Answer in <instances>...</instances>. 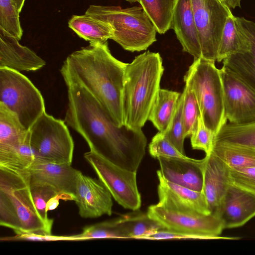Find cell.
Returning a JSON list of instances; mask_svg holds the SVG:
<instances>
[{
    "label": "cell",
    "mask_w": 255,
    "mask_h": 255,
    "mask_svg": "<svg viewBox=\"0 0 255 255\" xmlns=\"http://www.w3.org/2000/svg\"><path fill=\"white\" fill-rule=\"evenodd\" d=\"M213 141L255 148V121L244 124H226L215 135Z\"/></svg>",
    "instance_id": "cell-29"
},
{
    "label": "cell",
    "mask_w": 255,
    "mask_h": 255,
    "mask_svg": "<svg viewBox=\"0 0 255 255\" xmlns=\"http://www.w3.org/2000/svg\"><path fill=\"white\" fill-rule=\"evenodd\" d=\"M157 158L160 165L158 171L164 179L195 191H202L203 159L162 156Z\"/></svg>",
    "instance_id": "cell-18"
},
{
    "label": "cell",
    "mask_w": 255,
    "mask_h": 255,
    "mask_svg": "<svg viewBox=\"0 0 255 255\" xmlns=\"http://www.w3.org/2000/svg\"><path fill=\"white\" fill-rule=\"evenodd\" d=\"M183 101V95L181 93L169 127L164 132L168 140L180 152L185 154L184 141L186 136L182 114Z\"/></svg>",
    "instance_id": "cell-35"
},
{
    "label": "cell",
    "mask_w": 255,
    "mask_h": 255,
    "mask_svg": "<svg viewBox=\"0 0 255 255\" xmlns=\"http://www.w3.org/2000/svg\"><path fill=\"white\" fill-rule=\"evenodd\" d=\"M0 103L16 114L27 130L45 112L43 98L31 81L6 68H0Z\"/></svg>",
    "instance_id": "cell-7"
},
{
    "label": "cell",
    "mask_w": 255,
    "mask_h": 255,
    "mask_svg": "<svg viewBox=\"0 0 255 255\" xmlns=\"http://www.w3.org/2000/svg\"><path fill=\"white\" fill-rule=\"evenodd\" d=\"M174 0H138L159 34H164L171 28Z\"/></svg>",
    "instance_id": "cell-28"
},
{
    "label": "cell",
    "mask_w": 255,
    "mask_h": 255,
    "mask_svg": "<svg viewBox=\"0 0 255 255\" xmlns=\"http://www.w3.org/2000/svg\"><path fill=\"white\" fill-rule=\"evenodd\" d=\"M14 3L17 7V8L19 12L21 11V9L23 6L25 0H13Z\"/></svg>",
    "instance_id": "cell-42"
},
{
    "label": "cell",
    "mask_w": 255,
    "mask_h": 255,
    "mask_svg": "<svg viewBox=\"0 0 255 255\" xmlns=\"http://www.w3.org/2000/svg\"><path fill=\"white\" fill-rule=\"evenodd\" d=\"M230 169L211 151L203 158L202 192L211 214L218 217V212L230 183Z\"/></svg>",
    "instance_id": "cell-16"
},
{
    "label": "cell",
    "mask_w": 255,
    "mask_h": 255,
    "mask_svg": "<svg viewBox=\"0 0 255 255\" xmlns=\"http://www.w3.org/2000/svg\"><path fill=\"white\" fill-rule=\"evenodd\" d=\"M32 196L36 209L43 221L52 227L53 220L48 216L47 204L48 201L59 193L52 186L47 184L32 183L30 182Z\"/></svg>",
    "instance_id": "cell-34"
},
{
    "label": "cell",
    "mask_w": 255,
    "mask_h": 255,
    "mask_svg": "<svg viewBox=\"0 0 255 255\" xmlns=\"http://www.w3.org/2000/svg\"><path fill=\"white\" fill-rule=\"evenodd\" d=\"M68 26L90 43L105 42L113 36V29L109 23L85 13L73 15L68 21Z\"/></svg>",
    "instance_id": "cell-24"
},
{
    "label": "cell",
    "mask_w": 255,
    "mask_h": 255,
    "mask_svg": "<svg viewBox=\"0 0 255 255\" xmlns=\"http://www.w3.org/2000/svg\"><path fill=\"white\" fill-rule=\"evenodd\" d=\"M218 217L225 229L244 225L255 217V194L230 183Z\"/></svg>",
    "instance_id": "cell-15"
},
{
    "label": "cell",
    "mask_w": 255,
    "mask_h": 255,
    "mask_svg": "<svg viewBox=\"0 0 255 255\" xmlns=\"http://www.w3.org/2000/svg\"><path fill=\"white\" fill-rule=\"evenodd\" d=\"M133 211L122 216L124 230L128 239H141L158 230L164 229L147 213L137 210Z\"/></svg>",
    "instance_id": "cell-30"
},
{
    "label": "cell",
    "mask_w": 255,
    "mask_h": 255,
    "mask_svg": "<svg viewBox=\"0 0 255 255\" xmlns=\"http://www.w3.org/2000/svg\"><path fill=\"white\" fill-rule=\"evenodd\" d=\"M1 241H49L68 240L67 237L56 236L51 235L40 234L37 233H23L15 234L13 237H7L0 239Z\"/></svg>",
    "instance_id": "cell-39"
},
{
    "label": "cell",
    "mask_w": 255,
    "mask_h": 255,
    "mask_svg": "<svg viewBox=\"0 0 255 255\" xmlns=\"http://www.w3.org/2000/svg\"><path fill=\"white\" fill-rule=\"evenodd\" d=\"M229 178L231 183L255 194V167L230 170Z\"/></svg>",
    "instance_id": "cell-38"
},
{
    "label": "cell",
    "mask_w": 255,
    "mask_h": 255,
    "mask_svg": "<svg viewBox=\"0 0 255 255\" xmlns=\"http://www.w3.org/2000/svg\"><path fill=\"white\" fill-rule=\"evenodd\" d=\"M239 28L250 43V48L233 53L223 60V66L255 90V23L236 17Z\"/></svg>",
    "instance_id": "cell-21"
},
{
    "label": "cell",
    "mask_w": 255,
    "mask_h": 255,
    "mask_svg": "<svg viewBox=\"0 0 255 255\" xmlns=\"http://www.w3.org/2000/svg\"><path fill=\"white\" fill-rule=\"evenodd\" d=\"M163 71L159 53L149 51L127 64L122 97L124 125L134 130L141 129L160 89Z\"/></svg>",
    "instance_id": "cell-3"
},
{
    "label": "cell",
    "mask_w": 255,
    "mask_h": 255,
    "mask_svg": "<svg viewBox=\"0 0 255 255\" xmlns=\"http://www.w3.org/2000/svg\"><path fill=\"white\" fill-rule=\"evenodd\" d=\"M130 2H138V0H125Z\"/></svg>",
    "instance_id": "cell-43"
},
{
    "label": "cell",
    "mask_w": 255,
    "mask_h": 255,
    "mask_svg": "<svg viewBox=\"0 0 255 255\" xmlns=\"http://www.w3.org/2000/svg\"><path fill=\"white\" fill-rule=\"evenodd\" d=\"M150 154L154 158L159 156L187 158L168 140L164 132L158 131L152 138L148 146Z\"/></svg>",
    "instance_id": "cell-36"
},
{
    "label": "cell",
    "mask_w": 255,
    "mask_h": 255,
    "mask_svg": "<svg viewBox=\"0 0 255 255\" xmlns=\"http://www.w3.org/2000/svg\"><path fill=\"white\" fill-rule=\"evenodd\" d=\"M0 225L15 234H52V227L43 221L34 205L27 169L0 166Z\"/></svg>",
    "instance_id": "cell-4"
},
{
    "label": "cell",
    "mask_w": 255,
    "mask_h": 255,
    "mask_svg": "<svg viewBox=\"0 0 255 255\" xmlns=\"http://www.w3.org/2000/svg\"><path fill=\"white\" fill-rule=\"evenodd\" d=\"M64 80L68 101L64 119L66 125L83 137L90 150L121 168L137 172L147 144L142 129L117 126L84 87Z\"/></svg>",
    "instance_id": "cell-1"
},
{
    "label": "cell",
    "mask_w": 255,
    "mask_h": 255,
    "mask_svg": "<svg viewBox=\"0 0 255 255\" xmlns=\"http://www.w3.org/2000/svg\"><path fill=\"white\" fill-rule=\"evenodd\" d=\"M64 122L45 112L29 130L30 143L42 160L72 164L74 144Z\"/></svg>",
    "instance_id": "cell-8"
},
{
    "label": "cell",
    "mask_w": 255,
    "mask_h": 255,
    "mask_svg": "<svg viewBox=\"0 0 255 255\" xmlns=\"http://www.w3.org/2000/svg\"><path fill=\"white\" fill-rule=\"evenodd\" d=\"M182 93L183 95L182 119L187 137L196 129L201 114L197 99L191 88L185 85Z\"/></svg>",
    "instance_id": "cell-32"
},
{
    "label": "cell",
    "mask_w": 255,
    "mask_h": 255,
    "mask_svg": "<svg viewBox=\"0 0 255 255\" xmlns=\"http://www.w3.org/2000/svg\"><path fill=\"white\" fill-rule=\"evenodd\" d=\"M60 199L74 201V198L73 196L70 195L59 193L55 196L51 198L48 201L47 204V211L48 212L56 209L59 205Z\"/></svg>",
    "instance_id": "cell-40"
},
{
    "label": "cell",
    "mask_w": 255,
    "mask_h": 255,
    "mask_svg": "<svg viewBox=\"0 0 255 255\" xmlns=\"http://www.w3.org/2000/svg\"><path fill=\"white\" fill-rule=\"evenodd\" d=\"M127 63L111 54L108 42L90 43L68 56L60 69L64 79L89 92L118 126L124 124L122 97Z\"/></svg>",
    "instance_id": "cell-2"
},
{
    "label": "cell",
    "mask_w": 255,
    "mask_h": 255,
    "mask_svg": "<svg viewBox=\"0 0 255 255\" xmlns=\"http://www.w3.org/2000/svg\"><path fill=\"white\" fill-rule=\"evenodd\" d=\"M19 13L13 0H0V27L18 40L23 33Z\"/></svg>",
    "instance_id": "cell-33"
},
{
    "label": "cell",
    "mask_w": 255,
    "mask_h": 255,
    "mask_svg": "<svg viewBox=\"0 0 255 255\" xmlns=\"http://www.w3.org/2000/svg\"><path fill=\"white\" fill-rule=\"evenodd\" d=\"M181 94L176 91L159 89L148 119L158 131L165 132L169 128Z\"/></svg>",
    "instance_id": "cell-25"
},
{
    "label": "cell",
    "mask_w": 255,
    "mask_h": 255,
    "mask_svg": "<svg viewBox=\"0 0 255 255\" xmlns=\"http://www.w3.org/2000/svg\"><path fill=\"white\" fill-rule=\"evenodd\" d=\"M159 184L158 204L174 211L210 214L202 191H197L171 182L164 179L157 171Z\"/></svg>",
    "instance_id": "cell-14"
},
{
    "label": "cell",
    "mask_w": 255,
    "mask_h": 255,
    "mask_svg": "<svg viewBox=\"0 0 255 255\" xmlns=\"http://www.w3.org/2000/svg\"><path fill=\"white\" fill-rule=\"evenodd\" d=\"M230 170L255 167V148L225 142L213 141L210 151Z\"/></svg>",
    "instance_id": "cell-23"
},
{
    "label": "cell",
    "mask_w": 255,
    "mask_h": 255,
    "mask_svg": "<svg viewBox=\"0 0 255 255\" xmlns=\"http://www.w3.org/2000/svg\"><path fill=\"white\" fill-rule=\"evenodd\" d=\"M38 157L30 145L29 137L18 147L0 151V166L27 169Z\"/></svg>",
    "instance_id": "cell-31"
},
{
    "label": "cell",
    "mask_w": 255,
    "mask_h": 255,
    "mask_svg": "<svg viewBox=\"0 0 255 255\" xmlns=\"http://www.w3.org/2000/svg\"><path fill=\"white\" fill-rule=\"evenodd\" d=\"M84 157L120 205L133 211L139 209L141 199L136 172L121 168L91 150L85 153Z\"/></svg>",
    "instance_id": "cell-9"
},
{
    "label": "cell",
    "mask_w": 255,
    "mask_h": 255,
    "mask_svg": "<svg viewBox=\"0 0 255 255\" xmlns=\"http://www.w3.org/2000/svg\"><path fill=\"white\" fill-rule=\"evenodd\" d=\"M46 63L33 51L0 27V68L17 71L37 70Z\"/></svg>",
    "instance_id": "cell-19"
},
{
    "label": "cell",
    "mask_w": 255,
    "mask_h": 255,
    "mask_svg": "<svg viewBox=\"0 0 255 255\" xmlns=\"http://www.w3.org/2000/svg\"><path fill=\"white\" fill-rule=\"evenodd\" d=\"M85 14L109 23L113 29L111 39L127 51L145 50L156 41V29L141 6L91 5Z\"/></svg>",
    "instance_id": "cell-5"
},
{
    "label": "cell",
    "mask_w": 255,
    "mask_h": 255,
    "mask_svg": "<svg viewBox=\"0 0 255 255\" xmlns=\"http://www.w3.org/2000/svg\"><path fill=\"white\" fill-rule=\"evenodd\" d=\"M71 165L38 158L27 169L31 183L50 185L59 193L70 195L75 198L77 176L79 170L73 168Z\"/></svg>",
    "instance_id": "cell-17"
},
{
    "label": "cell",
    "mask_w": 255,
    "mask_h": 255,
    "mask_svg": "<svg viewBox=\"0 0 255 255\" xmlns=\"http://www.w3.org/2000/svg\"><path fill=\"white\" fill-rule=\"evenodd\" d=\"M29 137L17 115L0 103V151L18 147Z\"/></svg>",
    "instance_id": "cell-22"
},
{
    "label": "cell",
    "mask_w": 255,
    "mask_h": 255,
    "mask_svg": "<svg viewBox=\"0 0 255 255\" xmlns=\"http://www.w3.org/2000/svg\"><path fill=\"white\" fill-rule=\"evenodd\" d=\"M171 28L181 44L183 51L193 56L202 57L201 46L191 0H175Z\"/></svg>",
    "instance_id": "cell-20"
},
{
    "label": "cell",
    "mask_w": 255,
    "mask_h": 255,
    "mask_svg": "<svg viewBox=\"0 0 255 255\" xmlns=\"http://www.w3.org/2000/svg\"><path fill=\"white\" fill-rule=\"evenodd\" d=\"M249 48V41L239 28L236 16L231 13L226 19L222 31L217 61L221 62L233 53L243 52Z\"/></svg>",
    "instance_id": "cell-26"
},
{
    "label": "cell",
    "mask_w": 255,
    "mask_h": 255,
    "mask_svg": "<svg viewBox=\"0 0 255 255\" xmlns=\"http://www.w3.org/2000/svg\"><path fill=\"white\" fill-rule=\"evenodd\" d=\"M67 238L68 240L128 239L124 230L122 216L85 227L81 233L68 236Z\"/></svg>",
    "instance_id": "cell-27"
},
{
    "label": "cell",
    "mask_w": 255,
    "mask_h": 255,
    "mask_svg": "<svg viewBox=\"0 0 255 255\" xmlns=\"http://www.w3.org/2000/svg\"><path fill=\"white\" fill-rule=\"evenodd\" d=\"M202 57L217 61L222 31L231 9L220 0H191Z\"/></svg>",
    "instance_id": "cell-11"
},
{
    "label": "cell",
    "mask_w": 255,
    "mask_h": 255,
    "mask_svg": "<svg viewBox=\"0 0 255 255\" xmlns=\"http://www.w3.org/2000/svg\"><path fill=\"white\" fill-rule=\"evenodd\" d=\"M214 61L194 59L184 76L194 93L205 126L215 135L227 124L222 80Z\"/></svg>",
    "instance_id": "cell-6"
},
{
    "label": "cell",
    "mask_w": 255,
    "mask_h": 255,
    "mask_svg": "<svg viewBox=\"0 0 255 255\" xmlns=\"http://www.w3.org/2000/svg\"><path fill=\"white\" fill-rule=\"evenodd\" d=\"M219 72L227 120L237 124L255 121V90L225 66Z\"/></svg>",
    "instance_id": "cell-12"
},
{
    "label": "cell",
    "mask_w": 255,
    "mask_h": 255,
    "mask_svg": "<svg viewBox=\"0 0 255 255\" xmlns=\"http://www.w3.org/2000/svg\"><path fill=\"white\" fill-rule=\"evenodd\" d=\"M224 4L230 9H235L237 7H241V0H220Z\"/></svg>",
    "instance_id": "cell-41"
},
{
    "label": "cell",
    "mask_w": 255,
    "mask_h": 255,
    "mask_svg": "<svg viewBox=\"0 0 255 255\" xmlns=\"http://www.w3.org/2000/svg\"><path fill=\"white\" fill-rule=\"evenodd\" d=\"M79 215L95 218L112 214V196L99 179L92 178L79 171L76 180L74 200Z\"/></svg>",
    "instance_id": "cell-13"
},
{
    "label": "cell",
    "mask_w": 255,
    "mask_h": 255,
    "mask_svg": "<svg viewBox=\"0 0 255 255\" xmlns=\"http://www.w3.org/2000/svg\"><path fill=\"white\" fill-rule=\"evenodd\" d=\"M191 146L194 149L210 152L214 139V134L204 125L200 116L196 129L190 135Z\"/></svg>",
    "instance_id": "cell-37"
},
{
    "label": "cell",
    "mask_w": 255,
    "mask_h": 255,
    "mask_svg": "<svg viewBox=\"0 0 255 255\" xmlns=\"http://www.w3.org/2000/svg\"><path fill=\"white\" fill-rule=\"evenodd\" d=\"M146 213L164 229L195 235L201 240L237 239L221 237L225 229L223 224L218 217L212 214L176 212L157 203L150 206Z\"/></svg>",
    "instance_id": "cell-10"
}]
</instances>
